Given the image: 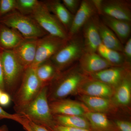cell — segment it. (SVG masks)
Wrapping results in <instances>:
<instances>
[{
  "label": "cell",
  "instance_id": "7402d4cb",
  "mask_svg": "<svg viewBox=\"0 0 131 131\" xmlns=\"http://www.w3.org/2000/svg\"><path fill=\"white\" fill-rule=\"evenodd\" d=\"M53 117L57 125L91 130L89 122L84 116L57 115Z\"/></svg>",
  "mask_w": 131,
  "mask_h": 131
},
{
  "label": "cell",
  "instance_id": "d6986e66",
  "mask_svg": "<svg viewBox=\"0 0 131 131\" xmlns=\"http://www.w3.org/2000/svg\"><path fill=\"white\" fill-rule=\"evenodd\" d=\"M25 38L16 30L0 23V50H13Z\"/></svg>",
  "mask_w": 131,
  "mask_h": 131
},
{
  "label": "cell",
  "instance_id": "52a82bcc",
  "mask_svg": "<svg viewBox=\"0 0 131 131\" xmlns=\"http://www.w3.org/2000/svg\"><path fill=\"white\" fill-rule=\"evenodd\" d=\"M48 34L68 39L69 36L65 27L54 15L49 12L41 1V4L30 15Z\"/></svg>",
  "mask_w": 131,
  "mask_h": 131
},
{
  "label": "cell",
  "instance_id": "d6a6232c",
  "mask_svg": "<svg viewBox=\"0 0 131 131\" xmlns=\"http://www.w3.org/2000/svg\"><path fill=\"white\" fill-rule=\"evenodd\" d=\"M50 131H91L80 128H73L59 125L56 124L51 129L49 130Z\"/></svg>",
  "mask_w": 131,
  "mask_h": 131
},
{
  "label": "cell",
  "instance_id": "9c48e42d",
  "mask_svg": "<svg viewBox=\"0 0 131 131\" xmlns=\"http://www.w3.org/2000/svg\"><path fill=\"white\" fill-rule=\"evenodd\" d=\"M100 15L131 22V1L102 0Z\"/></svg>",
  "mask_w": 131,
  "mask_h": 131
},
{
  "label": "cell",
  "instance_id": "83f0119b",
  "mask_svg": "<svg viewBox=\"0 0 131 131\" xmlns=\"http://www.w3.org/2000/svg\"><path fill=\"white\" fill-rule=\"evenodd\" d=\"M16 0H1L0 18L16 10Z\"/></svg>",
  "mask_w": 131,
  "mask_h": 131
},
{
  "label": "cell",
  "instance_id": "cb8c5ba5",
  "mask_svg": "<svg viewBox=\"0 0 131 131\" xmlns=\"http://www.w3.org/2000/svg\"><path fill=\"white\" fill-rule=\"evenodd\" d=\"M115 93V101L119 105L127 106L130 103L131 98L130 73L125 77L117 87Z\"/></svg>",
  "mask_w": 131,
  "mask_h": 131
},
{
  "label": "cell",
  "instance_id": "8d00e7d4",
  "mask_svg": "<svg viewBox=\"0 0 131 131\" xmlns=\"http://www.w3.org/2000/svg\"><path fill=\"white\" fill-rule=\"evenodd\" d=\"M92 2L96 9L98 15H100L102 0H92Z\"/></svg>",
  "mask_w": 131,
  "mask_h": 131
},
{
  "label": "cell",
  "instance_id": "6da1fadb",
  "mask_svg": "<svg viewBox=\"0 0 131 131\" xmlns=\"http://www.w3.org/2000/svg\"><path fill=\"white\" fill-rule=\"evenodd\" d=\"M89 78L80 69L78 62L59 72L50 83L52 90L48 91L49 102L64 99L80 88Z\"/></svg>",
  "mask_w": 131,
  "mask_h": 131
},
{
  "label": "cell",
  "instance_id": "8fae6325",
  "mask_svg": "<svg viewBox=\"0 0 131 131\" xmlns=\"http://www.w3.org/2000/svg\"><path fill=\"white\" fill-rule=\"evenodd\" d=\"M129 69L130 66L128 65L113 66L88 75L91 79L102 82L112 88L117 87L130 73Z\"/></svg>",
  "mask_w": 131,
  "mask_h": 131
},
{
  "label": "cell",
  "instance_id": "44dd1931",
  "mask_svg": "<svg viewBox=\"0 0 131 131\" xmlns=\"http://www.w3.org/2000/svg\"><path fill=\"white\" fill-rule=\"evenodd\" d=\"M84 116L89 122L91 131H117L115 126L102 113L88 112Z\"/></svg>",
  "mask_w": 131,
  "mask_h": 131
},
{
  "label": "cell",
  "instance_id": "4316f807",
  "mask_svg": "<svg viewBox=\"0 0 131 131\" xmlns=\"http://www.w3.org/2000/svg\"><path fill=\"white\" fill-rule=\"evenodd\" d=\"M41 4L37 0H16V10L24 15L30 16Z\"/></svg>",
  "mask_w": 131,
  "mask_h": 131
},
{
  "label": "cell",
  "instance_id": "60d3db41",
  "mask_svg": "<svg viewBox=\"0 0 131 131\" xmlns=\"http://www.w3.org/2000/svg\"><path fill=\"white\" fill-rule=\"evenodd\" d=\"M0 2H1V0H0Z\"/></svg>",
  "mask_w": 131,
  "mask_h": 131
},
{
  "label": "cell",
  "instance_id": "4dcf8cb0",
  "mask_svg": "<svg viewBox=\"0 0 131 131\" xmlns=\"http://www.w3.org/2000/svg\"><path fill=\"white\" fill-rule=\"evenodd\" d=\"M23 117L18 114H10L6 112L0 107V119H9L14 120L19 123L22 121Z\"/></svg>",
  "mask_w": 131,
  "mask_h": 131
},
{
  "label": "cell",
  "instance_id": "ac0fdd59",
  "mask_svg": "<svg viewBox=\"0 0 131 131\" xmlns=\"http://www.w3.org/2000/svg\"><path fill=\"white\" fill-rule=\"evenodd\" d=\"M95 19L102 43L109 49L122 52L124 45L114 33L103 24L99 15H96Z\"/></svg>",
  "mask_w": 131,
  "mask_h": 131
},
{
  "label": "cell",
  "instance_id": "277c9868",
  "mask_svg": "<svg viewBox=\"0 0 131 131\" xmlns=\"http://www.w3.org/2000/svg\"><path fill=\"white\" fill-rule=\"evenodd\" d=\"M0 23L16 30L25 38L39 39L48 34L31 17L16 10L0 18Z\"/></svg>",
  "mask_w": 131,
  "mask_h": 131
},
{
  "label": "cell",
  "instance_id": "836d02e7",
  "mask_svg": "<svg viewBox=\"0 0 131 131\" xmlns=\"http://www.w3.org/2000/svg\"><path fill=\"white\" fill-rule=\"evenodd\" d=\"M11 101L10 95L3 91L0 96V105L2 106H7L10 104Z\"/></svg>",
  "mask_w": 131,
  "mask_h": 131
},
{
  "label": "cell",
  "instance_id": "9a60e30c",
  "mask_svg": "<svg viewBox=\"0 0 131 131\" xmlns=\"http://www.w3.org/2000/svg\"><path fill=\"white\" fill-rule=\"evenodd\" d=\"M49 105L53 115L84 116L86 113L81 104L70 100L62 99L51 102Z\"/></svg>",
  "mask_w": 131,
  "mask_h": 131
},
{
  "label": "cell",
  "instance_id": "2e32d148",
  "mask_svg": "<svg viewBox=\"0 0 131 131\" xmlns=\"http://www.w3.org/2000/svg\"><path fill=\"white\" fill-rule=\"evenodd\" d=\"M99 16L103 24L114 33L122 44H125L131 37V22L104 15Z\"/></svg>",
  "mask_w": 131,
  "mask_h": 131
},
{
  "label": "cell",
  "instance_id": "8992f818",
  "mask_svg": "<svg viewBox=\"0 0 131 131\" xmlns=\"http://www.w3.org/2000/svg\"><path fill=\"white\" fill-rule=\"evenodd\" d=\"M43 86L38 78L35 68L31 66L27 68L14 95L15 110L31 102L38 95Z\"/></svg>",
  "mask_w": 131,
  "mask_h": 131
},
{
  "label": "cell",
  "instance_id": "f1b7e54d",
  "mask_svg": "<svg viewBox=\"0 0 131 131\" xmlns=\"http://www.w3.org/2000/svg\"><path fill=\"white\" fill-rule=\"evenodd\" d=\"M61 1L69 12L73 15H74L80 8L82 1L62 0Z\"/></svg>",
  "mask_w": 131,
  "mask_h": 131
},
{
  "label": "cell",
  "instance_id": "1f68e13d",
  "mask_svg": "<svg viewBox=\"0 0 131 131\" xmlns=\"http://www.w3.org/2000/svg\"><path fill=\"white\" fill-rule=\"evenodd\" d=\"M115 125L117 131H131V123L129 121L118 120Z\"/></svg>",
  "mask_w": 131,
  "mask_h": 131
},
{
  "label": "cell",
  "instance_id": "ab89813d",
  "mask_svg": "<svg viewBox=\"0 0 131 131\" xmlns=\"http://www.w3.org/2000/svg\"><path fill=\"white\" fill-rule=\"evenodd\" d=\"M3 92V91L2 90H0V96H1V94ZM3 92H4V91H3Z\"/></svg>",
  "mask_w": 131,
  "mask_h": 131
},
{
  "label": "cell",
  "instance_id": "7a4b0ae2",
  "mask_svg": "<svg viewBox=\"0 0 131 131\" xmlns=\"http://www.w3.org/2000/svg\"><path fill=\"white\" fill-rule=\"evenodd\" d=\"M48 86L42 87L32 101L15 111L16 113L49 130L56 124L48 100Z\"/></svg>",
  "mask_w": 131,
  "mask_h": 131
},
{
  "label": "cell",
  "instance_id": "d590c367",
  "mask_svg": "<svg viewBox=\"0 0 131 131\" xmlns=\"http://www.w3.org/2000/svg\"><path fill=\"white\" fill-rule=\"evenodd\" d=\"M0 90L5 92L4 86V79H3V72L2 65L0 57Z\"/></svg>",
  "mask_w": 131,
  "mask_h": 131
},
{
  "label": "cell",
  "instance_id": "5b68a950",
  "mask_svg": "<svg viewBox=\"0 0 131 131\" xmlns=\"http://www.w3.org/2000/svg\"><path fill=\"white\" fill-rule=\"evenodd\" d=\"M0 57L5 92L9 95L14 94L26 69L16 59L12 50H0Z\"/></svg>",
  "mask_w": 131,
  "mask_h": 131
},
{
  "label": "cell",
  "instance_id": "f546056e",
  "mask_svg": "<svg viewBox=\"0 0 131 131\" xmlns=\"http://www.w3.org/2000/svg\"><path fill=\"white\" fill-rule=\"evenodd\" d=\"M122 54L124 56L125 63L126 65L130 66L131 62V38L124 45Z\"/></svg>",
  "mask_w": 131,
  "mask_h": 131
},
{
  "label": "cell",
  "instance_id": "603a6c76",
  "mask_svg": "<svg viewBox=\"0 0 131 131\" xmlns=\"http://www.w3.org/2000/svg\"><path fill=\"white\" fill-rule=\"evenodd\" d=\"M35 72L42 86H48L59 72L50 59L40 63L36 67Z\"/></svg>",
  "mask_w": 131,
  "mask_h": 131
},
{
  "label": "cell",
  "instance_id": "74e56055",
  "mask_svg": "<svg viewBox=\"0 0 131 131\" xmlns=\"http://www.w3.org/2000/svg\"><path fill=\"white\" fill-rule=\"evenodd\" d=\"M20 124L22 126L23 128L26 131H32L28 125L27 119L25 117H23L22 121Z\"/></svg>",
  "mask_w": 131,
  "mask_h": 131
},
{
  "label": "cell",
  "instance_id": "3957f363",
  "mask_svg": "<svg viewBox=\"0 0 131 131\" xmlns=\"http://www.w3.org/2000/svg\"><path fill=\"white\" fill-rule=\"evenodd\" d=\"M84 51L81 31L69 38L64 44L50 59L60 72L78 62Z\"/></svg>",
  "mask_w": 131,
  "mask_h": 131
},
{
  "label": "cell",
  "instance_id": "5bb4252c",
  "mask_svg": "<svg viewBox=\"0 0 131 131\" xmlns=\"http://www.w3.org/2000/svg\"><path fill=\"white\" fill-rule=\"evenodd\" d=\"M96 15L90 19L81 30L85 51L88 52H96L98 47L102 43L95 23Z\"/></svg>",
  "mask_w": 131,
  "mask_h": 131
},
{
  "label": "cell",
  "instance_id": "4fadbf2b",
  "mask_svg": "<svg viewBox=\"0 0 131 131\" xmlns=\"http://www.w3.org/2000/svg\"><path fill=\"white\" fill-rule=\"evenodd\" d=\"M78 63L81 70L88 75L113 67L97 52L84 51Z\"/></svg>",
  "mask_w": 131,
  "mask_h": 131
},
{
  "label": "cell",
  "instance_id": "e0dca14e",
  "mask_svg": "<svg viewBox=\"0 0 131 131\" xmlns=\"http://www.w3.org/2000/svg\"><path fill=\"white\" fill-rule=\"evenodd\" d=\"M42 1L49 12L54 15L62 24L68 34L74 15L66 9L61 1L46 0Z\"/></svg>",
  "mask_w": 131,
  "mask_h": 131
},
{
  "label": "cell",
  "instance_id": "f35d334b",
  "mask_svg": "<svg viewBox=\"0 0 131 131\" xmlns=\"http://www.w3.org/2000/svg\"><path fill=\"white\" fill-rule=\"evenodd\" d=\"M0 131H9V130L6 126L3 125L0 126Z\"/></svg>",
  "mask_w": 131,
  "mask_h": 131
},
{
  "label": "cell",
  "instance_id": "e575fe53",
  "mask_svg": "<svg viewBox=\"0 0 131 131\" xmlns=\"http://www.w3.org/2000/svg\"><path fill=\"white\" fill-rule=\"evenodd\" d=\"M27 119V118H26ZM27 119L29 126L32 131H50L44 127L37 124Z\"/></svg>",
  "mask_w": 131,
  "mask_h": 131
},
{
  "label": "cell",
  "instance_id": "7c38bea8",
  "mask_svg": "<svg viewBox=\"0 0 131 131\" xmlns=\"http://www.w3.org/2000/svg\"><path fill=\"white\" fill-rule=\"evenodd\" d=\"M38 39L25 38L12 50L15 56L25 69L35 60Z\"/></svg>",
  "mask_w": 131,
  "mask_h": 131
},
{
  "label": "cell",
  "instance_id": "ba28073f",
  "mask_svg": "<svg viewBox=\"0 0 131 131\" xmlns=\"http://www.w3.org/2000/svg\"><path fill=\"white\" fill-rule=\"evenodd\" d=\"M67 40L49 34L38 39L36 57L31 67L35 68L43 62L50 59Z\"/></svg>",
  "mask_w": 131,
  "mask_h": 131
},
{
  "label": "cell",
  "instance_id": "484cf974",
  "mask_svg": "<svg viewBox=\"0 0 131 131\" xmlns=\"http://www.w3.org/2000/svg\"><path fill=\"white\" fill-rule=\"evenodd\" d=\"M81 99L89 108L97 112L101 113L106 111L110 106V101L108 98L83 95Z\"/></svg>",
  "mask_w": 131,
  "mask_h": 131
},
{
  "label": "cell",
  "instance_id": "ffe728a7",
  "mask_svg": "<svg viewBox=\"0 0 131 131\" xmlns=\"http://www.w3.org/2000/svg\"><path fill=\"white\" fill-rule=\"evenodd\" d=\"M80 88L84 95L88 96L108 98L113 93L112 87L109 85L90 77Z\"/></svg>",
  "mask_w": 131,
  "mask_h": 131
},
{
  "label": "cell",
  "instance_id": "30bf717a",
  "mask_svg": "<svg viewBox=\"0 0 131 131\" xmlns=\"http://www.w3.org/2000/svg\"><path fill=\"white\" fill-rule=\"evenodd\" d=\"M98 15L92 0H82L80 8L74 15L68 32L69 38L81 31L83 26L93 16Z\"/></svg>",
  "mask_w": 131,
  "mask_h": 131
},
{
  "label": "cell",
  "instance_id": "d4e9b609",
  "mask_svg": "<svg viewBox=\"0 0 131 131\" xmlns=\"http://www.w3.org/2000/svg\"><path fill=\"white\" fill-rule=\"evenodd\" d=\"M96 52L112 66L119 67L126 65L122 52L109 49L103 44L100 45Z\"/></svg>",
  "mask_w": 131,
  "mask_h": 131
}]
</instances>
